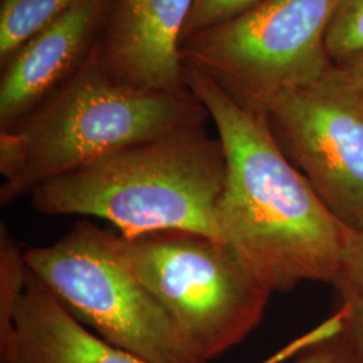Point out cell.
Returning <instances> with one entry per match:
<instances>
[{
	"label": "cell",
	"mask_w": 363,
	"mask_h": 363,
	"mask_svg": "<svg viewBox=\"0 0 363 363\" xmlns=\"http://www.w3.org/2000/svg\"><path fill=\"white\" fill-rule=\"evenodd\" d=\"M184 84L206 108L226 155L220 240L272 294L306 281L335 284L349 229L286 159L265 113L235 103L191 64Z\"/></svg>",
	"instance_id": "cell-1"
},
{
	"label": "cell",
	"mask_w": 363,
	"mask_h": 363,
	"mask_svg": "<svg viewBox=\"0 0 363 363\" xmlns=\"http://www.w3.org/2000/svg\"><path fill=\"white\" fill-rule=\"evenodd\" d=\"M208 117L189 89L142 91L118 82L93 46L42 104L13 128L0 130V205L124 148L205 125Z\"/></svg>",
	"instance_id": "cell-2"
},
{
	"label": "cell",
	"mask_w": 363,
	"mask_h": 363,
	"mask_svg": "<svg viewBox=\"0 0 363 363\" xmlns=\"http://www.w3.org/2000/svg\"><path fill=\"white\" fill-rule=\"evenodd\" d=\"M228 163L205 125L174 130L45 182L31 203L48 216L109 220L121 235L191 230L220 238Z\"/></svg>",
	"instance_id": "cell-3"
},
{
	"label": "cell",
	"mask_w": 363,
	"mask_h": 363,
	"mask_svg": "<svg viewBox=\"0 0 363 363\" xmlns=\"http://www.w3.org/2000/svg\"><path fill=\"white\" fill-rule=\"evenodd\" d=\"M108 240L203 362L241 343L261 322L272 291L222 240L191 230L109 233Z\"/></svg>",
	"instance_id": "cell-4"
},
{
	"label": "cell",
	"mask_w": 363,
	"mask_h": 363,
	"mask_svg": "<svg viewBox=\"0 0 363 363\" xmlns=\"http://www.w3.org/2000/svg\"><path fill=\"white\" fill-rule=\"evenodd\" d=\"M109 232L88 220L48 247L25 250L27 268L79 323L147 363H206L147 286L117 259Z\"/></svg>",
	"instance_id": "cell-5"
},
{
	"label": "cell",
	"mask_w": 363,
	"mask_h": 363,
	"mask_svg": "<svg viewBox=\"0 0 363 363\" xmlns=\"http://www.w3.org/2000/svg\"><path fill=\"white\" fill-rule=\"evenodd\" d=\"M337 0H262L181 45L235 103L264 112L280 91L311 84L334 65L325 31Z\"/></svg>",
	"instance_id": "cell-6"
},
{
	"label": "cell",
	"mask_w": 363,
	"mask_h": 363,
	"mask_svg": "<svg viewBox=\"0 0 363 363\" xmlns=\"http://www.w3.org/2000/svg\"><path fill=\"white\" fill-rule=\"evenodd\" d=\"M286 159L345 228L363 229V93L337 65L264 108Z\"/></svg>",
	"instance_id": "cell-7"
},
{
	"label": "cell",
	"mask_w": 363,
	"mask_h": 363,
	"mask_svg": "<svg viewBox=\"0 0 363 363\" xmlns=\"http://www.w3.org/2000/svg\"><path fill=\"white\" fill-rule=\"evenodd\" d=\"M194 0H111L94 49L118 82L187 91L181 39Z\"/></svg>",
	"instance_id": "cell-8"
},
{
	"label": "cell",
	"mask_w": 363,
	"mask_h": 363,
	"mask_svg": "<svg viewBox=\"0 0 363 363\" xmlns=\"http://www.w3.org/2000/svg\"><path fill=\"white\" fill-rule=\"evenodd\" d=\"M111 0H79L4 64L0 130H10L70 77L97 42Z\"/></svg>",
	"instance_id": "cell-9"
},
{
	"label": "cell",
	"mask_w": 363,
	"mask_h": 363,
	"mask_svg": "<svg viewBox=\"0 0 363 363\" xmlns=\"http://www.w3.org/2000/svg\"><path fill=\"white\" fill-rule=\"evenodd\" d=\"M13 325V347L1 363H147L91 333L30 271Z\"/></svg>",
	"instance_id": "cell-10"
},
{
	"label": "cell",
	"mask_w": 363,
	"mask_h": 363,
	"mask_svg": "<svg viewBox=\"0 0 363 363\" xmlns=\"http://www.w3.org/2000/svg\"><path fill=\"white\" fill-rule=\"evenodd\" d=\"M79 0H1L0 61L4 65L28 39Z\"/></svg>",
	"instance_id": "cell-11"
},
{
	"label": "cell",
	"mask_w": 363,
	"mask_h": 363,
	"mask_svg": "<svg viewBox=\"0 0 363 363\" xmlns=\"http://www.w3.org/2000/svg\"><path fill=\"white\" fill-rule=\"evenodd\" d=\"M28 268L25 252L18 245L6 223L0 226V359L13 347V318L26 289Z\"/></svg>",
	"instance_id": "cell-12"
},
{
	"label": "cell",
	"mask_w": 363,
	"mask_h": 363,
	"mask_svg": "<svg viewBox=\"0 0 363 363\" xmlns=\"http://www.w3.org/2000/svg\"><path fill=\"white\" fill-rule=\"evenodd\" d=\"M325 50L334 65L363 52V0H337L325 31Z\"/></svg>",
	"instance_id": "cell-13"
},
{
	"label": "cell",
	"mask_w": 363,
	"mask_h": 363,
	"mask_svg": "<svg viewBox=\"0 0 363 363\" xmlns=\"http://www.w3.org/2000/svg\"><path fill=\"white\" fill-rule=\"evenodd\" d=\"M261 1L262 0H194L182 34L181 45L196 33L233 19Z\"/></svg>",
	"instance_id": "cell-14"
},
{
	"label": "cell",
	"mask_w": 363,
	"mask_h": 363,
	"mask_svg": "<svg viewBox=\"0 0 363 363\" xmlns=\"http://www.w3.org/2000/svg\"><path fill=\"white\" fill-rule=\"evenodd\" d=\"M337 286L346 300L363 303V229L347 230Z\"/></svg>",
	"instance_id": "cell-15"
},
{
	"label": "cell",
	"mask_w": 363,
	"mask_h": 363,
	"mask_svg": "<svg viewBox=\"0 0 363 363\" xmlns=\"http://www.w3.org/2000/svg\"><path fill=\"white\" fill-rule=\"evenodd\" d=\"M294 357L292 361L286 363H354L347 340L340 330V316L334 328Z\"/></svg>",
	"instance_id": "cell-16"
},
{
	"label": "cell",
	"mask_w": 363,
	"mask_h": 363,
	"mask_svg": "<svg viewBox=\"0 0 363 363\" xmlns=\"http://www.w3.org/2000/svg\"><path fill=\"white\" fill-rule=\"evenodd\" d=\"M339 316L340 330L347 340L354 363H363V303H346Z\"/></svg>",
	"instance_id": "cell-17"
},
{
	"label": "cell",
	"mask_w": 363,
	"mask_h": 363,
	"mask_svg": "<svg viewBox=\"0 0 363 363\" xmlns=\"http://www.w3.org/2000/svg\"><path fill=\"white\" fill-rule=\"evenodd\" d=\"M337 66L351 78V81L363 93V52Z\"/></svg>",
	"instance_id": "cell-18"
}]
</instances>
